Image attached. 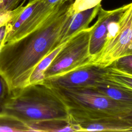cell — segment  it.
I'll return each mask as SVG.
<instances>
[{"instance_id":"1","label":"cell","mask_w":132,"mask_h":132,"mask_svg":"<svg viewBox=\"0 0 132 132\" xmlns=\"http://www.w3.org/2000/svg\"><path fill=\"white\" fill-rule=\"evenodd\" d=\"M74 0H65L36 29L13 42L4 44L0 50V75L9 92L29 85L30 76L37 64L61 43L73 14Z\"/></svg>"},{"instance_id":"2","label":"cell","mask_w":132,"mask_h":132,"mask_svg":"<svg viewBox=\"0 0 132 132\" xmlns=\"http://www.w3.org/2000/svg\"><path fill=\"white\" fill-rule=\"evenodd\" d=\"M27 124L32 131H64L68 110L44 83L30 84L10 91L1 110Z\"/></svg>"},{"instance_id":"3","label":"cell","mask_w":132,"mask_h":132,"mask_svg":"<svg viewBox=\"0 0 132 132\" xmlns=\"http://www.w3.org/2000/svg\"><path fill=\"white\" fill-rule=\"evenodd\" d=\"M49 87L65 106L68 122L72 125L121 117L132 110L131 107L113 100L90 87Z\"/></svg>"},{"instance_id":"4","label":"cell","mask_w":132,"mask_h":132,"mask_svg":"<svg viewBox=\"0 0 132 132\" xmlns=\"http://www.w3.org/2000/svg\"><path fill=\"white\" fill-rule=\"evenodd\" d=\"M65 0H29L12 11L6 24L4 43L17 41L36 29Z\"/></svg>"},{"instance_id":"5","label":"cell","mask_w":132,"mask_h":132,"mask_svg":"<svg viewBox=\"0 0 132 132\" xmlns=\"http://www.w3.org/2000/svg\"><path fill=\"white\" fill-rule=\"evenodd\" d=\"M91 26L81 30L68 40L45 72L44 79L63 75L91 64L89 51Z\"/></svg>"},{"instance_id":"6","label":"cell","mask_w":132,"mask_h":132,"mask_svg":"<svg viewBox=\"0 0 132 132\" xmlns=\"http://www.w3.org/2000/svg\"><path fill=\"white\" fill-rule=\"evenodd\" d=\"M132 39V2L126 4L118 27L100 52L91 59V64L104 69L127 55Z\"/></svg>"},{"instance_id":"7","label":"cell","mask_w":132,"mask_h":132,"mask_svg":"<svg viewBox=\"0 0 132 132\" xmlns=\"http://www.w3.org/2000/svg\"><path fill=\"white\" fill-rule=\"evenodd\" d=\"M126 5L118 8L107 10L101 7L95 23L91 26L89 51L92 58L97 54L107 40L117 29L119 19Z\"/></svg>"},{"instance_id":"8","label":"cell","mask_w":132,"mask_h":132,"mask_svg":"<svg viewBox=\"0 0 132 132\" xmlns=\"http://www.w3.org/2000/svg\"><path fill=\"white\" fill-rule=\"evenodd\" d=\"M105 68L89 64L66 74L44 79L43 83L52 88L90 87L102 78Z\"/></svg>"},{"instance_id":"9","label":"cell","mask_w":132,"mask_h":132,"mask_svg":"<svg viewBox=\"0 0 132 132\" xmlns=\"http://www.w3.org/2000/svg\"><path fill=\"white\" fill-rule=\"evenodd\" d=\"M75 131H128L132 125L121 117H110L72 125Z\"/></svg>"},{"instance_id":"10","label":"cell","mask_w":132,"mask_h":132,"mask_svg":"<svg viewBox=\"0 0 132 132\" xmlns=\"http://www.w3.org/2000/svg\"><path fill=\"white\" fill-rule=\"evenodd\" d=\"M102 5L100 3L91 8L73 13L62 38L61 43L64 44L77 32L88 28L90 23L97 15Z\"/></svg>"},{"instance_id":"11","label":"cell","mask_w":132,"mask_h":132,"mask_svg":"<svg viewBox=\"0 0 132 132\" xmlns=\"http://www.w3.org/2000/svg\"><path fill=\"white\" fill-rule=\"evenodd\" d=\"M90 87L113 100L132 107V92L111 84L103 77Z\"/></svg>"},{"instance_id":"12","label":"cell","mask_w":132,"mask_h":132,"mask_svg":"<svg viewBox=\"0 0 132 132\" xmlns=\"http://www.w3.org/2000/svg\"><path fill=\"white\" fill-rule=\"evenodd\" d=\"M102 77L111 84L132 92V76L116 69L111 65L105 68Z\"/></svg>"},{"instance_id":"13","label":"cell","mask_w":132,"mask_h":132,"mask_svg":"<svg viewBox=\"0 0 132 132\" xmlns=\"http://www.w3.org/2000/svg\"><path fill=\"white\" fill-rule=\"evenodd\" d=\"M64 43L53 50L37 64L30 76L29 85L43 83L45 79L44 74L45 71L61 50Z\"/></svg>"},{"instance_id":"14","label":"cell","mask_w":132,"mask_h":132,"mask_svg":"<svg viewBox=\"0 0 132 132\" xmlns=\"http://www.w3.org/2000/svg\"><path fill=\"white\" fill-rule=\"evenodd\" d=\"M0 131H32L25 123L5 112L0 111Z\"/></svg>"},{"instance_id":"15","label":"cell","mask_w":132,"mask_h":132,"mask_svg":"<svg viewBox=\"0 0 132 132\" xmlns=\"http://www.w3.org/2000/svg\"><path fill=\"white\" fill-rule=\"evenodd\" d=\"M111 65L123 72L132 75V54L118 59Z\"/></svg>"},{"instance_id":"16","label":"cell","mask_w":132,"mask_h":132,"mask_svg":"<svg viewBox=\"0 0 132 132\" xmlns=\"http://www.w3.org/2000/svg\"><path fill=\"white\" fill-rule=\"evenodd\" d=\"M102 0H76L73 1L70 11L75 13L79 11L91 8L101 3Z\"/></svg>"},{"instance_id":"17","label":"cell","mask_w":132,"mask_h":132,"mask_svg":"<svg viewBox=\"0 0 132 132\" xmlns=\"http://www.w3.org/2000/svg\"><path fill=\"white\" fill-rule=\"evenodd\" d=\"M26 0H0V13L12 11Z\"/></svg>"},{"instance_id":"18","label":"cell","mask_w":132,"mask_h":132,"mask_svg":"<svg viewBox=\"0 0 132 132\" xmlns=\"http://www.w3.org/2000/svg\"><path fill=\"white\" fill-rule=\"evenodd\" d=\"M9 93L8 86L5 79L0 75V111Z\"/></svg>"},{"instance_id":"19","label":"cell","mask_w":132,"mask_h":132,"mask_svg":"<svg viewBox=\"0 0 132 132\" xmlns=\"http://www.w3.org/2000/svg\"><path fill=\"white\" fill-rule=\"evenodd\" d=\"M11 14L12 11L5 13H0V27L5 25L8 22L11 16Z\"/></svg>"},{"instance_id":"20","label":"cell","mask_w":132,"mask_h":132,"mask_svg":"<svg viewBox=\"0 0 132 132\" xmlns=\"http://www.w3.org/2000/svg\"><path fill=\"white\" fill-rule=\"evenodd\" d=\"M6 24L0 27V43L4 41L6 36L7 29Z\"/></svg>"},{"instance_id":"21","label":"cell","mask_w":132,"mask_h":132,"mask_svg":"<svg viewBox=\"0 0 132 132\" xmlns=\"http://www.w3.org/2000/svg\"><path fill=\"white\" fill-rule=\"evenodd\" d=\"M131 54H132V39H131V44H130L127 55H131Z\"/></svg>"},{"instance_id":"22","label":"cell","mask_w":132,"mask_h":132,"mask_svg":"<svg viewBox=\"0 0 132 132\" xmlns=\"http://www.w3.org/2000/svg\"><path fill=\"white\" fill-rule=\"evenodd\" d=\"M4 44H5V43H4V41H3L2 42L0 43V50H1V47H2V46H3Z\"/></svg>"},{"instance_id":"23","label":"cell","mask_w":132,"mask_h":132,"mask_svg":"<svg viewBox=\"0 0 132 132\" xmlns=\"http://www.w3.org/2000/svg\"><path fill=\"white\" fill-rule=\"evenodd\" d=\"M131 76H132V75H131Z\"/></svg>"}]
</instances>
